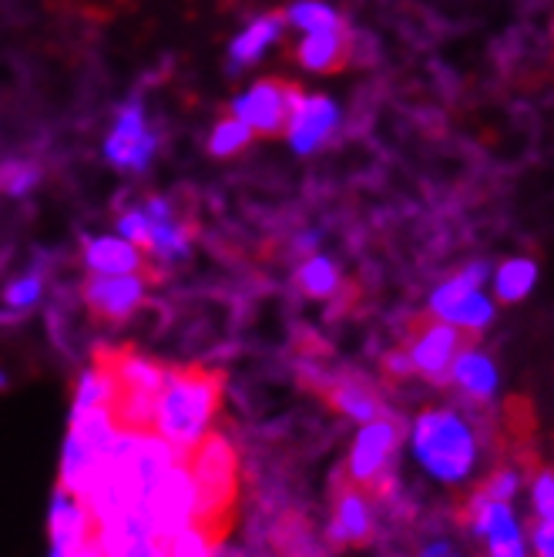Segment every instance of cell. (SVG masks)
<instances>
[{
    "instance_id": "obj_5",
    "label": "cell",
    "mask_w": 554,
    "mask_h": 557,
    "mask_svg": "<svg viewBox=\"0 0 554 557\" xmlns=\"http://www.w3.org/2000/svg\"><path fill=\"white\" fill-rule=\"evenodd\" d=\"M306 95L290 85V82H280V77H269V82H259L253 85L246 95L235 98V117L253 132V135H280L286 132L293 111L299 108Z\"/></svg>"
},
{
    "instance_id": "obj_3",
    "label": "cell",
    "mask_w": 554,
    "mask_h": 557,
    "mask_svg": "<svg viewBox=\"0 0 554 557\" xmlns=\"http://www.w3.org/2000/svg\"><path fill=\"white\" fill-rule=\"evenodd\" d=\"M141 513L151 528L155 537H162L165 544H172V537L192 521L195 513V476L188 467V457L182 454L165 476L151 487V494L141 504Z\"/></svg>"
},
{
    "instance_id": "obj_20",
    "label": "cell",
    "mask_w": 554,
    "mask_h": 557,
    "mask_svg": "<svg viewBox=\"0 0 554 557\" xmlns=\"http://www.w3.org/2000/svg\"><path fill=\"white\" fill-rule=\"evenodd\" d=\"M494 315H497V302L484 293V289H473V293H467L454 309H451V315L444 323H451V326H457L464 336L470 333V336H478V333H484L491 323H494Z\"/></svg>"
},
{
    "instance_id": "obj_25",
    "label": "cell",
    "mask_w": 554,
    "mask_h": 557,
    "mask_svg": "<svg viewBox=\"0 0 554 557\" xmlns=\"http://www.w3.org/2000/svg\"><path fill=\"white\" fill-rule=\"evenodd\" d=\"M37 182H41V165H34V162H4L0 165V191L24 195Z\"/></svg>"
},
{
    "instance_id": "obj_16",
    "label": "cell",
    "mask_w": 554,
    "mask_h": 557,
    "mask_svg": "<svg viewBox=\"0 0 554 557\" xmlns=\"http://www.w3.org/2000/svg\"><path fill=\"white\" fill-rule=\"evenodd\" d=\"M349 54H353V45H349L346 24H336V27H327V30H312L296 45V61L306 71H316V74L340 71L349 61Z\"/></svg>"
},
{
    "instance_id": "obj_15",
    "label": "cell",
    "mask_w": 554,
    "mask_h": 557,
    "mask_svg": "<svg viewBox=\"0 0 554 557\" xmlns=\"http://www.w3.org/2000/svg\"><path fill=\"white\" fill-rule=\"evenodd\" d=\"M85 262L98 275H145L158 278V272L145 262V252L135 249L128 238H88L85 243Z\"/></svg>"
},
{
    "instance_id": "obj_26",
    "label": "cell",
    "mask_w": 554,
    "mask_h": 557,
    "mask_svg": "<svg viewBox=\"0 0 554 557\" xmlns=\"http://www.w3.org/2000/svg\"><path fill=\"white\" fill-rule=\"evenodd\" d=\"M37 296H41V275H37V272L21 275V278H14V283L4 286V302H8V309H14V312L30 309V306L37 302Z\"/></svg>"
},
{
    "instance_id": "obj_23",
    "label": "cell",
    "mask_w": 554,
    "mask_h": 557,
    "mask_svg": "<svg viewBox=\"0 0 554 557\" xmlns=\"http://www.w3.org/2000/svg\"><path fill=\"white\" fill-rule=\"evenodd\" d=\"M249 141H253V132L239 122V117H225V122H219L212 128L209 151L216 158H232V154H239Z\"/></svg>"
},
{
    "instance_id": "obj_31",
    "label": "cell",
    "mask_w": 554,
    "mask_h": 557,
    "mask_svg": "<svg viewBox=\"0 0 554 557\" xmlns=\"http://www.w3.org/2000/svg\"><path fill=\"white\" fill-rule=\"evenodd\" d=\"M447 554H454L447 541H433V544H427V547L420 550V557H447Z\"/></svg>"
},
{
    "instance_id": "obj_6",
    "label": "cell",
    "mask_w": 554,
    "mask_h": 557,
    "mask_svg": "<svg viewBox=\"0 0 554 557\" xmlns=\"http://www.w3.org/2000/svg\"><path fill=\"white\" fill-rule=\"evenodd\" d=\"M470 531L488 544V557H531L514 504L470 497Z\"/></svg>"
},
{
    "instance_id": "obj_17",
    "label": "cell",
    "mask_w": 554,
    "mask_h": 557,
    "mask_svg": "<svg viewBox=\"0 0 554 557\" xmlns=\"http://www.w3.org/2000/svg\"><path fill=\"white\" fill-rule=\"evenodd\" d=\"M232 524H235V517H192V521L172 537L169 557H216Z\"/></svg>"
},
{
    "instance_id": "obj_11",
    "label": "cell",
    "mask_w": 554,
    "mask_h": 557,
    "mask_svg": "<svg viewBox=\"0 0 554 557\" xmlns=\"http://www.w3.org/2000/svg\"><path fill=\"white\" fill-rule=\"evenodd\" d=\"M336 125H340V108L327 95H312V98H303L299 108L293 111L286 135L299 154H309L333 135Z\"/></svg>"
},
{
    "instance_id": "obj_1",
    "label": "cell",
    "mask_w": 554,
    "mask_h": 557,
    "mask_svg": "<svg viewBox=\"0 0 554 557\" xmlns=\"http://www.w3.org/2000/svg\"><path fill=\"white\" fill-rule=\"evenodd\" d=\"M225 393V373L212 367H175L155 400V433L188 454L209 433Z\"/></svg>"
},
{
    "instance_id": "obj_13",
    "label": "cell",
    "mask_w": 554,
    "mask_h": 557,
    "mask_svg": "<svg viewBox=\"0 0 554 557\" xmlns=\"http://www.w3.org/2000/svg\"><path fill=\"white\" fill-rule=\"evenodd\" d=\"M447 383L457 386L470 404H491L497 396V386H501V376H497V367L488 352L481 349H470L464 346L454 363H451V373H447Z\"/></svg>"
},
{
    "instance_id": "obj_2",
    "label": "cell",
    "mask_w": 554,
    "mask_h": 557,
    "mask_svg": "<svg viewBox=\"0 0 554 557\" xmlns=\"http://www.w3.org/2000/svg\"><path fill=\"white\" fill-rule=\"evenodd\" d=\"M478 433L454 407L423 410L410 426V450L417 463L441 484H464L478 467Z\"/></svg>"
},
{
    "instance_id": "obj_24",
    "label": "cell",
    "mask_w": 554,
    "mask_h": 557,
    "mask_svg": "<svg viewBox=\"0 0 554 557\" xmlns=\"http://www.w3.org/2000/svg\"><path fill=\"white\" fill-rule=\"evenodd\" d=\"M521 487H525V476H521V470H514V467H501V470H494L488 481L481 484V491H478V497H484V500H504V504H510L514 497L521 494Z\"/></svg>"
},
{
    "instance_id": "obj_22",
    "label": "cell",
    "mask_w": 554,
    "mask_h": 557,
    "mask_svg": "<svg viewBox=\"0 0 554 557\" xmlns=\"http://www.w3.org/2000/svg\"><path fill=\"white\" fill-rule=\"evenodd\" d=\"M286 21H293V24H296L299 30H306V34L343 24V17H340L330 4H323V0H299V4H293V8L286 11Z\"/></svg>"
},
{
    "instance_id": "obj_21",
    "label": "cell",
    "mask_w": 554,
    "mask_h": 557,
    "mask_svg": "<svg viewBox=\"0 0 554 557\" xmlns=\"http://www.w3.org/2000/svg\"><path fill=\"white\" fill-rule=\"evenodd\" d=\"M296 286L303 296L309 299H330L340 289V269L333 259L327 256H309L299 269H296Z\"/></svg>"
},
{
    "instance_id": "obj_27",
    "label": "cell",
    "mask_w": 554,
    "mask_h": 557,
    "mask_svg": "<svg viewBox=\"0 0 554 557\" xmlns=\"http://www.w3.org/2000/svg\"><path fill=\"white\" fill-rule=\"evenodd\" d=\"M531 507L541 524H554V470H541L531 481Z\"/></svg>"
},
{
    "instance_id": "obj_8",
    "label": "cell",
    "mask_w": 554,
    "mask_h": 557,
    "mask_svg": "<svg viewBox=\"0 0 554 557\" xmlns=\"http://www.w3.org/2000/svg\"><path fill=\"white\" fill-rule=\"evenodd\" d=\"M377 534L370 494L356 484H346L333 497V517L327 528V541L333 547H367Z\"/></svg>"
},
{
    "instance_id": "obj_4",
    "label": "cell",
    "mask_w": 554,
    "mask_h": 557,
    "mask_svg": "<svg viewBox=\"0 0 554 557\" xmlns=\"http://www.w3.org/2000/svg\"><path fill=\"white\" fill-rule=\"evenodd\" d=\"M401 436H404V423H397V417L383 413L380 420L364 423V430L353 441L343 481L356 487H373L380 476L390 473V460L401 447Z\"/></svg>"
},
{
    "instance_id": "obj_30",
    "label": "cell",
    "mask_w": 554,
    "mask_h": 557,
    "mask_svg": "<svg viewBox=\"0 0 554 557\" xmlns=\"http://www.w3.org/2000/svg\"><path fill=\"white\" fill-rule=\"evenodd\" d=\"M383 370H386L393 380H407V376H414V363H410L407 349H393V352H386V356H383Z\"/></svg>"
},
{
    "instance_id": "obj_32",
    "label": "cell",
    "mask_w": 554,
    "mask_h": 557,
    "mask_svg": "<svg viewBox=\"0 0 554 557\" xmlns=\"http://www.w3.org/2000/svg\"><path fill=\"white\" fill-rule=\"evenodd\" d=\"M8 386V380H4V373H0V389H4Z\"/></svg>"
},
{
    "instance_id": "obj_19",
    "label": "cell",
    "mask_w": 554,
    "mask_h": 557,
    "mask_svg": "<svg viewBox=\"0 0 554 557\" xmlns=\"http://www.w3.org/2000/svg\"><path fill=\"white\" fill-rule=\"evenodd\" d=\"M538 286V262L528 256H514L504 259L494 272H491V289L497 302H521L531 296V289Z\"/></svg>"
},
{
    "instance_id": "obj_10",
    "label": "cell",
    "mask_w": 554,
    "mask_h": 557,
    "mask_svg": "<svg viewBox=\"0 0 554 557\" xmlns=\"http://www.w3.org/2000/svg\"><path fill=\"white\" fill-rule=\"evenodd\" d=\"M145 275H91L85 283V306L104 323H122L145 299Z\"/></svg>"
},
{
    "instance_id": "obj_33",
    "label": "cell",
    "mask_w": 554,
    "mask_h": 557,
    "mask_svg": "<svg viewBox=\"0 0 554 557\" xmlns=\"http://www.w3.org/2000/svg\"><path fill=\"white\" fill-rule=\"evenodd\" d=\"M447 557H457V554H447Z\"/></svg>"
},
{
    "instance_id": "obj_7",
    "label": "cell",
    "mask_w": 554,
    "mask_h": 557,
    "mask_svg": "<svg viewBox=\"0 0 554 557\" xmlns=\"http://www.w3.org/2000/svg\"><path fill=\"white\" fill-rule=\"evenodd\" d=\"M464 349V333L451 323H441L433 320L427 323L423 330L414 333L410 346H407V356L414 363V373L427 376L430 383L438 386H447V373H451V363L454 356Z\"/></svg>"
},
{
    "instance_id": "obj_12",
    "label": "cell",
    "mask_w": 554,
    "mask_h": 557,
    "mask_svg": "<svg viewBox=\"0 0 554 557\" xmlns=\"http://www.w3.org/2000/svg\"><path fill=\"white\" fill-rule=\"evenodd\" d=\"M316 389L323 393V400L336 413H343L349 420L370 423V420L383 417V400H380L377 389L364 376H320Z\"/></svg>"
},
{
    "instance_id": "obj_9",
    "label": "cell",
    "mask_w": 554,
    "mask_h": 557,
    "mask_svg": "<svg viewBox=\"0 0 554 557\" xmlns=\"http://www.w3.org/2000/svg\"><path fill=\"white\" fill-rule=\"evenodd\" d=\"M158 148V135L145 125V111L141 104H125L122 114H118V122L104 141V154L118 169H132V172H141L151 154Z\"/></svg>"
},
{
    "instance_id": "obj_28",
    "label": "cell",
    "mask_w": 554,
    "mask_h": 557,
    "mask_svg": "<svg viewBox=\"0 0 554 557\" xmlns=\"http://www.w3.org/2000/svg\"><path fill=\"white\" fill-rule=\"evenodd\" d=\"M118 228H122V238H128L135 249L148 252V215H145V209H128L122 219H118Z\"/></svg>"
},
{
    "instance_id": "obj_29",
    "label": "cell",
    "mask_w": 554,
    "mask_h": 557,
    "mask_svg": "<svg viewBox=\"0 0 554 557\" xmlns=\"http://www.w3.org/2000/svg\"><path fill=\"white\" fill-rule=\"evenodd\" d=\"M531 550L534 557H554V524H541L534 521V531H531Z\"/></svg>"
},
{
    "instance_id": "obj_14",
    "label": "cell",
    "mask_w": 554,
    "mask_h": 557,
    "mask_svg": "<svg viewBox=\"0 0 554 557\" xmlns=\"http://www.w3.org/2000/svg\"><path fill=\"white\" fill-rule=\"evenodd\" d=\"M141 209L148 215V256L162 262L182 259L188 252V228L172 212V206L165 198H148Z\"/></svg>"
},
{
    "instance_id": "obj_18",
    "label": "cell",
    "mask_w": 554,
    "mask_h": 557,
    "mask_svg": "<svg viewBox=\"0 0 554 557\" xmlns=\"http://www.w3.org/2000/svg\"><path fill=\"white\" fill-rule=\"evenodd\" d=\"M283 21H286V14H262V17H256V21L232 41V48H229V67H232V71H239V67L259 61V54L275 41V37H280Z\"/></svg>"
}]
</instances>
